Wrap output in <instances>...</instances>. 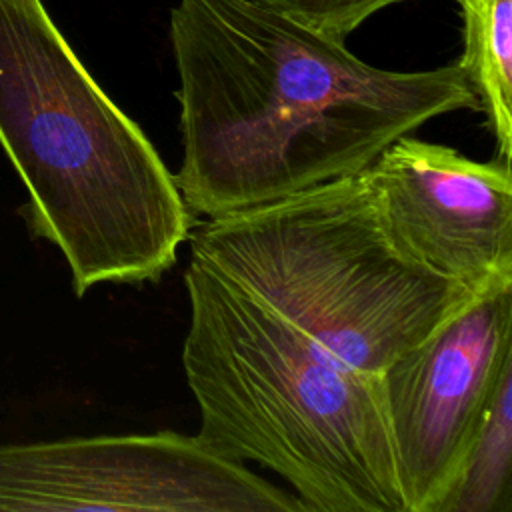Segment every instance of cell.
Returning <instances> with one entry per match:
<instances>
[{"mask_svg":"<svg viewBox=\"0 0 512 512\" xmlns=\"http://www.w3.org/2000/svg\"><path fill=\"white\" fill-rule=\"evenodd\" d=\"M170 38L184 150L174 180L194 216L360 174L398 136L480 108L458 62L382 70L256 0H178Z\"/></svg>","mask_w":512,"mask_h":512,"instance_id":"6da1fadb","label":"cell"},{"mask_svg":"<svg viewBox=\"0 0 512 512\" xmlns=\"http://www.w3.org/2000/svg\"><path fill=\"white\" fill-rule=\"evenodd\" d=\"M0 146L28 192L30 230L60 250L78 298L172 268L194 214L42 0H0Z\"/></svg>","mask_w":512,"mask_h":512,"instance_id":"7a4b0ae2","label":"cell"},{"mask_svg":"<svg viewBox=\"0 0 512 512\" xmlns=\"http://www.w3.org/2000/svg\"><path fill=\"white\" fill-rule=\"evenodd\" d=\"M184 286L182 368L200 442L276 472L304 512H406L380 376L340 362L194 256Z\"/></svg>","mask_w":512,"mask_h":512,"instance_id":"3957f363","label":"cell"},{"mask_svg":"<svg viewBox=\"0 0 512 512\" xmlns=\"http://www.w3.org/2000/svg\"><path fill=\"white\" fill-rule=\"evenodd\" d=\"M188 240L194 258L376 376L476 296L396 242L364 172L192 224Z\"/></svg>","mask_w":512,"mask_h":512,"instance_id":"277c9868","label":"cell"},{"mask_svg":"<svg viewBox=\"0 0 512 512\" xmlns=\"http://www.w3.org/2000/svg\"><path fill=\"white\" fill-rule=\"evenodd\" d=\"M512 286L476 294L382 374L406 512H436L512 366Z\"/></svg>","mask_w":512,"mask_h":512,"instance_id":"5b68a950","label":"cell"},{"mask_svg":"<svg viewBox=\"0 0 512 512\" xmlns=\"http://www.w3.org/2000/svg\"><path fill=\"white\" fill-rule=\"evenodd\" d=\"M364 174L408 254L472 294L512 286L508 158L480 162L404 134Z\"/></svg>","mask_w":512,"mask_h":512,"instance_id":"8992f818","label":"cell"},{"mask_svg":"<svg viewBox=\"0 0 512 512\" xmlns=\"http://www.w3.org/2000/svg\"><path fill=\"white\" fill-rule=\"evenodd\" d=\"M464 52L458 66L484 110L498 156L512 148V0H458Z\"/></svg>","mask_w":512,"mask_h":512,"instance_id":"52a82bcc","label":"cell"},{"mask_svg":"<svg viewBox=\"0 0 512 512\" xmlns=\"http://www.w3.org/2000/svg\"><path fill=\"white\" fill-rule=\"evenodd\" d=\"M512 510V366L502 374L484 420L436 512Z\"/></svg>","mask_w":512,"mask_h":512,"instance_id":"ba28073f","label":"cell"},{"mask_svg":"<svg viewBox=\"0 0 512 512\" xmlns=\"http://www.w3.org/2000/svg\"><path fill=\"white\" fill-rule=\"evenodd\" d=\"M256 2L276 8L322 34H328L336 40H344L354 28H358L374 12L406 0H256Z\"/></svg>","mask_w":512,"mask_h":512,"instance_id":"9c48e42d","label":"cell"}]
</instances>
